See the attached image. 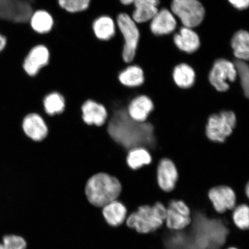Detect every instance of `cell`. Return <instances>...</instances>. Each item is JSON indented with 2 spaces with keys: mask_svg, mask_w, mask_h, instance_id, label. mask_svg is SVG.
<instances>
[{
  "mask_svg": "<svg viewBox=\"0 0 249 249\" xmlns=\"http://www.w3.org/2000/svg\"><path fill=\"white\" fill-rule=\"evenodd\" d=\"M107 122L108 135L118 145L127 151L143 147L150 152L157 150L159 139L155 127L149 121L140 123L129 116L127 107L115 109L108 113Z\"/></svg>",
  "mask_w": 249,
  "mask_h": 249,
  "instance_id": "obj_1",
  "label": "cell"
},
{
  "mask_svg": "<svg viewBox=\"0 0 249 249\" xmlns=\"http://www.w3.org/2000/svg\"><path fill=\"white\" fill-rule=\"evenodd\" d=\"M122 189V185L116 177L102 172L89 177L85 186L87 200L96 207H103L117 200Z\"/></svg>",
  "mask_w": 249,
  "mask_h": 249,
  "instance_id": "obj_2",
  "label": "cell"
},
{
  "mask_svg": "<svg viewBox=\"0 0 249 249\" xmlns=\"http://www.w3.org/2000/svg\"><path fill=\"white\" fill-rule=\"evenodd\" d=\"M166 208L160 202L154 205H142L127 216L126 225L140 233L154 232L165 223Z\"/></svg>",
  "mask_w": 249,
  "mask_h": 249,
  "instance_id": "obj_3",
  "label": "cell"
},
{
  "mask_svg": "<svg viewBox=\"0 0 249 249\" xmlns=\"http://www.w3.org/2000/svg\"><path fill=\"white\" fill-rule=\"evenodd\" d=\"M237 123L236 114L231 110L211 114L205 126V135L211 142L223 143L232 135Z\"/></svg>",
  "mask_w": 249,
  "mask_h": 249,
  "instance_id": "obj_4",
  "label": "cell"
},
{
  "mask_svg": "<svg viewBox=\"0 0 249 249\" xmlns=\"http://www.w3.org/2000/svg\"><path fill=\"white\" fill-rule=\"evenodd\" d=\"M117 29L122 36L124 45L123 60L127 64L135 60L140 39V32L136 23L127 13L118 14L116 19Z\"/></svg>",
  "mask_w": 249,
  "mask_h": 249,
  "instance_id": "obj_5",
  "label": "cell"
},
{
  "mask_svg": "<svg viewBox=\"0 0 249 249\" xmlns=\"http://www.w3.org/2000/svg\"><path fill=\"white\" fill-rule=\"evenodd\" d=\"M171 7L184 27H197L204 19L205 9L198 0H173Z\"/></svg>",
  "mask_w": 249,
  "mask_h": 249,
  "instance_id": "obj_6",
  "label": "cell"
},
{
  "mask_svg": "<svg viewBox=\"0 0 249 249\" xmlns=\"http://www.w3.org/2000/svg\"><path fill=\"white\" fill-rule=\"evenodd\" d=\"M234 65L226 59H219L214 62L208 75V82L217 91L225 92L230 89V83L237 80Z\"/></svg>",
  "mask_w": 249,
  "mask_h": 249,
  "instance_id": "obj_7",
  "label": "cell"
},
{
  "mask_svg": "<svg viewBox=\"0 0 249 249\" xmlns=\"http://www.w3.org/2000/svg\"><path fill=\"white\" fill-rule=\"evenodd\" d=\"M192 222L191 211L184 201L173 200L166 207L165 225L167 228L180 231L187 228Z\"/></svg>",
  "mask_w": 249,
  "mask_h": 249,
  "instance_id": "obj_8",
  "label": "cell"
},
{
  "mask_svg": "<svg viewBox=\"0 0 249 249\" xmlns=\"http://www.w3.org/2000/svg\"><path fill=\"white\" fill-rule=\"evenodd\" d=\"M208 198L217 213L223 214L227 211H232L236 205L234 191L229 186H214L208 192Z\"/></svg>",
  "mask_w": 249,
  "mask_h": 249,
  "instance_id": "obj_9",
  "label": "cell"
},
{
  "mask_svg": "<svg viewBox=\"0 0 249 249\" xmlns=\"http://www.w3.org/2000/svg\"><path fill=\"white\" fill-rule=\"evenodd\" d=\"M50 52L43 45L34 46L25 57L23 62V70L28 75L34 77L48 65L50 60Z\"/></svg>",
  "mask_w": 249,
  "mask_h": 249,
  "instance_id": "obj_10",
  "label": "cell"
},
{
  "mask_svg": "<svg viewBox=\"0 0 249 249\" xmlns=\"http://www.w3.org/2000/svg\"><path fill=\"white\" fill-rule=\"evenodd\" d=\"M157 177L158 185L163 191H173L178 179L176 164L169 158L161 159L158 164Z\"/></svg>",
  "mask_w": 249,
  "mask_h": 249,
  "instance_id": "obj_11",
  "label": "cell"
},
{
  "mask_svg": "<svg viewBox=\"0 0 249 249\" xmlns=\"http://www.w3.org/2000/svg\"><path fill=\"white\" fill-rule=\"evenodd\" d=\"M21 126L25 135L34 142H41L48 136V126L45 120L38 114L27 115L23 118Z\"/></svg>",
  "mask_w": 249,
  "mask_h": 249,
  "instance_id": "obj_12",
  "label": "cell"
},
{
  "mask_svg": "<svg viewBox=\"0 0 249 249\" xmlns=\"http://www.w3.org/2000/svg\"><path fill=\"white\" fill-rule=\"evenodd\" d=\"M82 119L88 125L102 126L107 122L108 114L104 105L94 101L87 100L81 107Z\"/></svg>",
  "mask_w": 249,
  "mask_h": 249,
  "instance_id": "obj_13",
  "label": "cell"
},
{
  "mask_svg": "<svg viewBox=\"0 0 249 249\" xmlns=\"http://www.w3.org/2000/svg\"><path fill=\"white\" fill-rule=\"evenodd\" d=\"M154 110V104L152 99L145 95L136 96L129 102L127 111L132 120L137 122L147 121L148 118Z\"/></svg>",
  "mask_w": 249,
  "mask_h": 249,
  "instance_id": "obj_14",
  "label": "cell"
},
{
  "mask_svg": "<svg viewBox=\"0 0 249 249\" xmlns=\"http://www.w3.org/2000/svg\"><path fill=\"white\" fill-rule=\"evenodd\" d=\"M177 26L175 18L167 9L158 11L152 18L150 29L156 36L167 35L173 33Z\"/></svg>",
  "mask_w": 249,
  "mask_h": 249,
  "instance_id": "obj_15",
  "label": "cell"
},
{
  "mask_svg": "<svg viewBox=\"0 0 249 249\" xmlns=\"http://www.w3.org/2000/svg\"><path fill=\"white\" fill-rule=\"evenodd\" d=\"M102 208L103 215L109 226L118 227L125 223L128 212L125 205L118 199L109 202Z\"/></svg>",
  "mask_w": 249,
  "mask_h": 249,
  "instance_id": "obj_16",
  "label": "cell"
},
{
  "mask_svg": "<svg viewBox=\"0 0 249 249\" xmlns=\"http://www.w3.org/2000/svg\"><path fill=\"white\" fill-rule=\"evenodd\" d=\"M116 21L107 15H102L96 18L92 24V30L95 38L101 41H108L116 35Z\"/></svg>",
  "mask_w": 249,
  "mask_h": 249,
  "instance_id": "obj_17",
  "label": "cell"
},
{
  "mask_svg": "<svg viewBox=\"0 0 249 249\" xmlns=\"http://www.w3.org/2000/svg\"><path fill=\"white\" fill-rule=\"evenodd\" d=\"M132 4L135 10L130 17L136 23H142L152 20L158 13L160 0H135Z\"/></svg>",
  "mask_w": 249,
  "mask_h": 249,
  "instance_id": "obj_18",
  "label": "cell"
},
{
  "mask_svg": "<svg viewBox=\"0 0 249 249\" xmlns=\"http://www.w3.org/2000/svg\"><path fill=\"white\" fill-rule=\"evenodd\" d=\"M174 42L177 48L187 53L197 51L200 46V40L197 33L191 28L183 27L178 34L174 37Z\"/></svg>",
  "mask_w": 249,
  "mask_h": 249,
  "instance_id": "obj_19",
  "label": "cell"
},
{
  "mask_svg": "<svg viewBox=\"0 0 249 249\" xmlns=\"http://www.w3.org/2000/svg\"><path fill=\"white\" fill-rule=\"evenodd\" d=\"M118 80L123 86L128 88L141 87L145 77L142 68L137 65H128L118 74Z\"/></svg>",
  "mask_w": 249,
  "mask_h": 249,
  "instance_id": "obj_20",
  "label": "cell"
},
{
  "mask_svg": "<svg viewBox=\"0 0 249 249\" xmlns=\"http://www.w3.org/2000/svg\"><path fill=\"white\" fill-rule=\"evenodd\" d=\"M29 24L34 32L43 35L51 32L54 26V21L49 12L38 9L31 16Z\"/></svg>",
  "mask_w": 249,
  "mask_h": 249,
  "instance_id": "obj_21",
  "label": "cell"
},
{
  "mask_svg": "<svg viewBox=\"0 0 249 249\" xmlns=\"http://www.w3.org/2000/svg\"><path fill=\"white\" fill-rule=\"evenodd\" d=\"M173 80L175 85L181 89H189L195 85L196 80L194 68L188 64L177 65L173 71Z\"/></svg>",
  "mask_w": 249,
  "mask_h": 249,
  "instance_id": "obj_22",
  "label": "cell"
},
{
  "mask_svg": "<svg viewBox=\"0 0 249 249\" xmlns=\"http://www.w3.org/2000/svg\"><path fill=\"white\" fill-rule=\"evenodd\" d=\"M126 161L130 169L137 170L150 164L152 161V157L147 149L136 147L127 152Z\"/></svg>",
  "mask_w": 249,
  "mask_h": 249,
  "instance_id": "obj_23",
  "label": "cell"
},
{
  "mask_svg": "<svg viewBox=\"0 0 249 249\" xmlns=\"http://www.w3.org/2000/svg\"><path fill=\"white\" fill-rule=\"evenodd\" d=\"M231 46L237 60L248 61L249 57V35L248 31L239 30L233 36Z\"/></svg>",
  "mask_w": 249,
  "mask_h": 249,
  "instance_id": "obj_24",
  "label": "cell"
},
{
  "mask_svg": "<svg viewBox=\"0 0 249 249\" xmlns=\"http://www.w3.org/2000/svg\"><path fill=\"white\" fill-rule=\"evenodd\" d=\"M45 113L49 116L61 114L65 107V99L60 93L53 92L47 95L43 101Z\"/></svg>",
  "mask_w": 249,
  "mask_h": 249,
  "instance_id": "obj_25",
  "label": "cell"
},
{
  "mask_svg": "<svg viewBox=\"0 0 249 249\" xmlns=\"http://www.w3.org/2000/svg\"><path fill=\"white\" fill-rule=\"evenodd\" d=\"M232 218L238 229L249 230V205L244 204L236 205L232 210Z\"/></svg>",
  "mask_w": 249,
  "mask_h": 249,
  "instance_id": "obj_26",
  "label": "cell"
},
{
  "mask_svg": "<svg viewBox=\"0 0 249 249\" xmlns=\"http://www.w3.org/2000/svg\"><path fill=\"white\" fill-rule=\"evenodd\" d=\"M234 65L237 77H239L240 85L245 97H249V68L245 61L236 60L233 62Z\"/></svg>",
  "mask_w": 249,
  "mask_h": 249,
  "instance_id": "obj_27",
  "label": "cell"
},
{
  "mask_svg": "<svg viewBox=\"0 0 249 249\" xmlns=\"http://www.w3.org/2000/svg\"><path fill=\"white\" fill-rule=\"evenodd\" d=\"M57 2L60 7L65 11L77 14L88 9L91 0H57Z\"/></svg>",
  "mask_w": 249,
  "mask_h": 249,
  "instance_id": "obj_28",
  "label": "cell"
},
{
  "mask_svg": "<svg viewBox=\"0 0 249 249\" xmlns=\"http://www.w3.org/2000/svg\"><path fill=\"white\" fill-rule=\"evenodd\" d=\"M2 244L9 249H26L27 243L20 236L6 235L3 238Z\"/></svg>",
  "mask_w": 249,
  "mask_h": 249,
  "instance_id": "obj_29",
  "label": "cell"
},
{
  "mask_svg": "<svg viewBox=\"0 0 249 249\" xmlns=\"http://www.w3.org/2000/svg\"><path fill=\"white\" fill-rule=\"evenodd\" d=\"M229 1L239 10L247 9L249 5V0H229Z\"/></svg>",
  "mask_w": 249,
  "mask_h": 249,
  "instance_id": "obj_30",
  "label": "cell"
},
{
  "mask_svg": "<svg viewBox=\"0 0 249 249\" xmlns=\"http://www.w3.org/2000/svg\"><path fill=\"white\" fill-rule=\"evenodd\" d=\"M7 40L6 37L0 34V53L5 49L6 45H7Z\"/></svg>",
  "mask_w": 249,
  "mask_h": 249,
  "instance_id": "obj_31",
  "label": "cell"
},
{
  "mask_svg": "<svg viewBox=\"0 0 249 249\" xmlns=\"http://www.w3.org/2000/svg\"><path fill=\"white\" fill-rule=\"evenodd\" d=\"M135 0H120L121 4L124 6L131 5Z\"/></svg>",
  "mask_w": 249,
  "mask_h": 249,
  "instance_id": "obj_32",
  "label": "cell"
},
{
  "mask_svg": "<svg viewBox=\"0 0 249 249\" xmlns=\"http://www.w3.org/2000/svg\"><path fill=\"white\" fill-rule=\"evenodd\" d=\"M245 192L246 196H247V197L249 198V183H248L247 186H246Z\"/></svg>",
  "mask_w": 249,
  "mask_h": 249,
  "instance_id": "obj_33",
  "label": "cell"
},
{
  "mask_svg": "<svg viewBox=\"0 0 249 249\" xmlns=\"http://www.w3.org/2000/svg\"><path fill=\"white\" fill-rule=\"evenodd\" d=\"M0 249H9L2 244H0Z\"/></svg>",
  "mask_w": 249,
  "mask_h": 249,
  "instance_id": "obj_34",
  "label": "cell"
},
{
  "mask_svg": "<svg viewBox=\"0 0 249 249\" xmlns=\"http://www.w3.org/2000/svg\"><path fill=\"white\" fill-rule=\"evenodd\" d=\"M227 249H238L237 248H234V247H230Z\"/></svg>",
  "mask_w": 249,
  "mask_h": 249,
  "instance_id": "obj_35",
  "label": "cell"
},
{
  "mask_svg": "<svg viewBox=\"0 0 249 249\" xmlns=\"http://www.w3.org/2000/svg\"><path fill=\"white\" fill-rule=\"evenodd\" d=\"M186 115H189V114H186ZM183 116H186V115H183ZM179 118H180V119H182V116H179Z\"/></svg>",
  "mask_w": 249,
  "mask_h": 249,
  "instance_id": "obj_36",
  "label": "cell"
}]
</instances>
